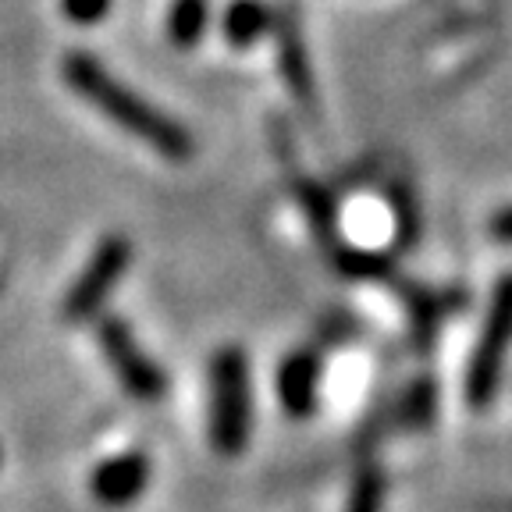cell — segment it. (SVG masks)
<instances>
[{
  "mask_svg": "<svg viewBox=\"0 0 512 512\" xmlns=\"http://www.w3.org/2000/svg\"><path fill=\"white\" fill-rule=\"evenodd\" d=\"M64 79L82 100H89L93 107L107 114L114 125H121L128 136L143 139L150 150H157L168 160H185L192 153V139L178 121H171L168 114H160L153 104H146L143 96H136L128 86H121L104 64L93 54H68L64 57Z\"/></svg>",
  "mask_w": 512,
  "mask_h": 512,
  "instance_id": "6da1fadb",
  "label": "cell"
},
{
  "mask_svg": "<svg viewBox=\"0 0 512 512\" xmlns=\"http://www.w3.org/2000/svg\"><path fill=\"white\" fill-rule=\"evenodd\" d=\"M249 438V363L224 349L210 367V441L221 456H239Z\"/></svg>",
  "mask_w": 512,
  "mask_h": 512,
  "instance_id": "7a4b0ae2",
  "label": "cell"
},
{
  "mask_svg": "<svg viewBox=\"0 0 512 512\" xmlns=\"http://www.w3.org/2000/svg\"><path fill=\"white\" fill-rule=\"evenodd\" d=\"M512 349V274L498 281L491 310L480 331V342L470 356V374H466V399L473 409H488L495 402L502 370Z\"/></svg>",
  "mask_w": 512,
  "mask_h": 512,
  "instance_id": "3957f363",
  "label": "cell"
},
{
  "mask_svg": "<svg viewBox=\"0 0 512 512\" xmlns=\"http://www.w3.org/2000/svg\"><path fill=\"white\" fill-rule=\"evenodd\" d=\"M96 338H100V349H104L114 377H118L121 388H125L132 399L157 402L160 395H164L168 381H164V374H160L157 363H153L150 356L139 349V342L132 338V331H128L125 320L104 317V320H100V331H96Z\"/></svg>",
  "mask_w": 512,
  "mask_h": 512,
  "instance_id": "277c9868",
  "label": "cell"
},
{
  "mask_svg": "<svg viewBox=\"0 0 512 512\" xmlns=\"http://www.w3.org/2000/svg\"><path fill=\"white\" fill-rule=\"evenodd\" d=\"M132 246L121 235H111L96 246L93 260L86 264V271L79 274V281L72 285V292L64 296V317L68 320H89L93 313H100L104 299L114 292V285L121 281L128 267Z\"/></svg>",
  "mask_w": 512,
  "mask_h": 512,
  "instance_id": "5b68a950",
  "label": "cell"
},
{
  "mask_svg": "<svg viewBox=\"0 0 512 512\" xmlns=\"http://www.w3.org/2000/svg\"><path fill=\"white\" fill-rule=\"evenodd\" d=\"M146 480H150V463L139 452H125V456H114L107 463H100L93 470V488L96 502L111 505V509H121V505L136 502L146 491Z\"/></svg>",
  "mask_w": 512,
  "mask_h": 512,
  "instance_id": "8992f818",
  "label": "cell"
},
{
  "mask_svg": "<svg viewBox=\"0 0 512 512\" xmlns=\"http://www.w3.org/2000/svg\"><path fill=\"white\" fill-rule=\"evenodd\" d=\"M320 363L313 352H292L278 367V399L292 416H310L317 409Z\"/></svg>",
  "mask_w": 512,
  "mask_h": 512,
  "instance_id": "52a82bcc",
  "label": "cell"
},
{
  "mask_svg": "<svg viewBox=\"0 0 512 512\" xmlns=\"http://www.w3.org/2000/svg\"><path fill=\"white\" fill-rule=\"evenodd\" d=\"M271 29V15L260 0H235L224 15V40L232 47H249Z\"/></svg>",
  "mask_w": 512,
  "mask_h": 512,
  "instance_id": "ba28073f",
  "label": "cell"
},
{
  "mask_svg": "<svg viewBox=\"0 0 512 512\" xmlns=\"http://www.w3.org/2000/svg\"><path fill=\"white\" fill-rule=\"evenodd\" d=\"M278 50H281V72H285V82L292 86V93L310 104L313 100V75H310V64H306V50L303 40H299V32L292 25L278 32Z\"/></svg>",
  "mask_w": 512,
  "mask_h": 512,
  "instance_id": "9c48e42d",
  "label": "cell"
},
{
  "mask_svg": "<svg viewBox=\"0 0 512 512\" xmlns=\"http://www.w3.org/2000/svg\"><path fill=\"white\" fill-rule=\"evenodd\" d=\"M207 29V0H175L168 18V32L178 47H192Z\"/></svg>",
  "mask_w": 512,
  "mask_h": 512,
  "instance_id": "30bf717a",
  "label": "cell"
},
{
  "mask_svg": "<svg viewBox=\"0 0 512 512\" xmlns=\"http://www.w3.org/2000/svg\"><path fill=\"white\" fill-rule=\"evenodd\" d=\"M381 502H384V480L381 473L370 466L356 477L349 491V502H345V512H381Z\"/></svg>",
  "mask_w": 512,
  "mask_h": 512,
  "instance_id": "8fae6325",
  "label": "cell"
},
{
  "mask_svg": "<svg viewBox=\"0 0 512 512\" xmlns=\"http://www.w3.org/2000/svg\"><path fill=\"white\" fill-rule=\"evenodd\" d=\"M303 207H306V214H310L313 228H317L324 239H331V200L317 185H303Z\"/></svg>",
  "mask_w": 512,
  "mask_h": 512,
  "instance_id": "7c38bea8",
  "label": "cell"
},
{
  "mask_svg": "<svg viewBox=\"0 0 512 512\" xmlns=\"http://www.w3.org/2000/svg\"><path fill=\"white\" fill-rule=\"evenodd\" d=\"M64 15L79 25H93L111 11V0H61Z\"/></svg>",
  "mask_w": 512,
  "mask_h": 512,
  "instance_id": "4fadbf2b",
  "label": "cell"
},
{
  "mask_svg": "<svg viewBox=\"0 0 512 512\" xmlns=\"http://www.w3.org/2000/svg\"><path fill=\"white\" fill-rule=\"evenodd\" d=\"M431 409H434V384L420 381L413 392H409L406 413H413V424H424L427 416H431Z\"/></svg>",
  "mask_w": 512,
  "mask_h": 512,
  "instance_id": "5bb4252c",
  "label": "cell"
},
{
  "mask_svg": "<svg viewBox=\"0 0 512 512\" xmlns=\"http://www.w3.org/2000/svg\"><path fill=\"white\" fill-rule=\"evenodd\" d=\"M491 232H495L502 242H512V207L502 210V214H498L495 221H491Z\"/></svg>",
  "mask_w": 512,
  "mask_h": 512,
  "instance_id": "9a60e30c",
  "label": "cell"
}]
</instances>
